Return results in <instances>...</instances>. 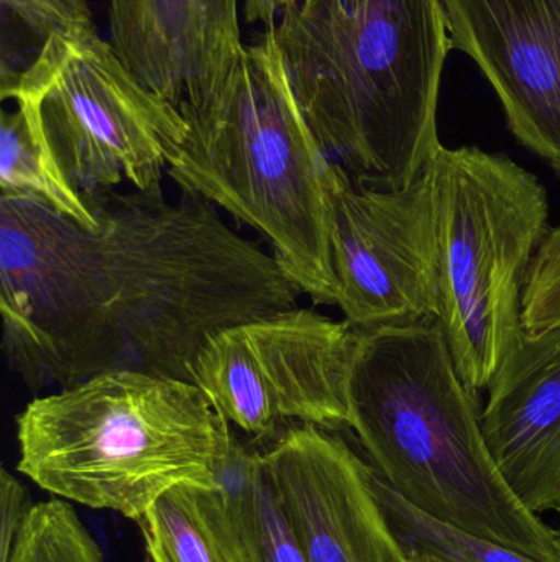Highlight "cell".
I'll use <instances>...</instances> for the list:
<instances>
[{
	"label": "cell",
	"mask_w": 560,
	"mask_h": 562,
	"mask_svg": "<svg viewBox=\"0 0 560 562\" xmlns=\"http://www.w3.org/2000/svg\"><path fill=\"white\" fill-rule=\"evenodd\" d=\"M355 329L293 307L227 327L201 350L196 383L230 425L256 442L293 425L348 429Z\"/></svg>",
	"instance_id": "cell-8"
},
{
	"label": "cell",
	"mask_w": 560,
	"mask_h": 562,
	"mask_svg": "<svg viewBox=\"0 0 560 562\" xmlns=\"http://www.w3.org/2000/svg\"><path fill=\"white\" fill-rule=\"evenodd\" d=\"M187 135L168 167L184 193L259 231L316 303L335 304V164L306 121L272 32L245 45L213 95L181 109Z\"/></svg>",
	"instance_id": "cell-4"
},
{
	"label": "cell",
	"mask_w": 560,
	"mask_h": 562,
	"mask_svg": "<svg viewBox=\"0 0 560 562\" xmlns=\"http://www.w3.org/2000/svg\"><path fill=\"white\" fill-rule=\"evenodd\" d=\"M268 32L306 121L355 187L398 191L421 177L443 145L453 42L439 0H296Z\"/></svg>",
	"instance_id": "cell-2"
},
{
	"label": "cell",
	"mask_w": 560,
	"mask_h": 562,
	"mask_svg": "<svg viewBox=\"0 0 560 562\" xmlns=\"http://www.w3.org/2000/svg\"><path fill=\"white\" fill-rule=\"evenodd\" d=\"M453 48L499 95L510 131L560 177V0H439Z\"/></svg>",
	"instance_id": "cell-11"
},
{
	"label": "cell",
	"mask_w": 560,
	"mask_h": 562,
	"mask_svg": "<svg viewBox=\"0 0 560 562\" xmlns=\"http://www.w3.org/2000/svg\"><path fill=\"white\" fill-rule=\"evenodd\" d=\"M108 32L125 66L180 111L217 92L245 48L239 0H108Z\"/></svg>",
	"instance_id": "cell-12"
},
{
	"label": "cell",
	"mask_w": 560,
	"mask_h": 562,
	"mask_svg": "<svg viewBox=\"0 0 560 562\" xmlns=\"http://www.w3.org/2000/svg\"><path fill=\"white\" fill-rule=\"evenodd\" d=\"M375 487L413 562H541L424 514L395 492L378 472Z\"/></svg>",
	"instance_id": "cell-17"
},
{
	"label": "cell",
	"mask_w": 560,
	"mask_h": 562,
	"mask_svg": "<svg viewBox=\"0 0 560 562\" xmlns=\"http://www.w3.org/2000/svg\"><path fill=\"white\" fill-rule=\"evenodd\" d=\"M12 99L79 194L161 190L187 135L176 105L148 88L98 32L49 40L0 91Z\"/></svg>",
	"instance_id": "cell-7"
},
{
	"label": "cell",
	"mask_w": 560,
	"mask_h": 562,
	"mask_svg": "<svg viewBox=\"0 0 560 562\" xmlns=\"http://www.w3.org/2000/svg\"><path fill=\"white\" fill-rule=\"evenodd\" d=\"M263 471L308 562H413L377 494V471L335 431L293 425Z\"/></svg>",
	"instance_id": "cell-10"
},
{
	"label": "cell",
	"mask_w": 560,
	"mask_h": 562,
	"mask_svg": "<svg viewBox=\"0 0 560 562\" xmlns=\"http://www.w3.org/2000/svg\"><path fill=\"white\" fill-rule=\"evenodd\" d=\"M558 515H559V518H560V510L558 512ZM556 533H558V537H559V540H560V521H559V527L556 528Z\"/></svg>",
	"instance_id": "cell-23"
},
{
	"label": "cell",
	"mask_w": 560,
	"mask_h": 562,
	"mask_svg": "<svg viewBox=\"0 0 560 562\" xmlns=\"http://www.w3.org/2000/svg\"><path fill=\"white\" fill-rule=\"evenodd\" d=\"M137 525L147 562H249L220 484L174 487Z\"/></svg>",
	"instance_id": "cell-14"
},
{
	"label": "cell",
	"mask_w": 560,
	"mask_h": 562,
	"mask_svg": "<svg viewBox=\"0 0 560 562\" xmlns=\"http://www.w3.org/2000/svg\"><path fill=\"white\" fill-rule=\"evenodd\" d=\"M523 326L528 333L560 326V226L539 247L523 296Z\"/></svg>",
	"instance_id": "cell-20"
},
{
	"label": "cell",
	"mask_w": 560,
	"mask_h": 562,
	"mask_svg": "<svg viewBox=\"0 0 560 562\" xmlns=\"http://www.w3.org/2000/svg\"><path fill=\"white\" fill-rule=\"evenodd\" d=\"M15 425L20 474L53 497L134 521L174 487L219 484L233 436L196 383L141 372L36 396Z\"/></svg>",
	"instance_id": "cell-5"
},
{
	"label": "cell",
	"mask_w": 560,
	"mask_h": 562,
	"mask_svg": "<svg viewBox=\"0 0 560 562\" xmlns=\"http://www.w3.org/2000/svg\"><path fill=\"white\" fill-rule=\"evenodd\" d=\"M348 429L380 477L424 514L541 562H560L555 528L500 474L479 393L460 379L439 324L355 330Z\"/></svg>",
	"instance_id": "cell-3"
},
{
	"label": "cell",
	"mask_w": 560,
	"mask_h": 562,
	"mask_svg": "<svg viewBox=\"0 0 560 562\" xmlns=\"http://www.w3.org/2000/svg\"><path fill=\"white\" fill-rule=\"evenodd\" d=\"M33 502L30 501L28 492L23 487L22 482L16 481L7 469L0 474V514H2V557L0 562L9 558L16 537L22 530L23 521L28 515Z\"/></svg>",
	"instance_id": "cell-21"
},
{
	"label": "cell",
	"mask_w": 560,
	"mask_h": 562,
	"mask_svg": "<svg viewBox=\"0 0 560 562\" xmlns=\"http://www.w3.org/2000/svg\"><path fill=\"white\" fill-rule=\"evenodd\" d=\"M0 190L3 194L38 198L88 229L98 227L82 194L56 167L49 151L30 127L23 111H2L0 121Z\"/></svg>",
	"instance_id": "cell-16"
},
{
	"label": "cell",
	"mask_w": 560,
	"mask_h": 562,
	"mask_svg": "<svg viewBox=\"0 0 560 562\" xmlns=\"http://www.w3.org/2000/svg\"><path fill=\"white\" fill-rule=\"evenodd\" d=\"M219 484L249 562H308L266 481L262 449L233 435Z\"/></svg>",
	"instance_id": "cell-15"
},
{
	"label": "cell",
	"mask_w": 560,
	"mask_h": 562,
	"mask_svg": "<svg viewBox=\"0 0 560 562\" xmlns=\"http://www.w3.org/2000/svg\"><path fill=\"white\" fill-rule=\"evenodd\" d=\"M2 3V59L0 78L15 69L20 46L33 59L58 35L98 32L88 0H0Z\"/></svg>",
	"instance_id": "cell-18"
},
{
	"label": "cell",
	"mask_w": 560,
	"mask_h": 562,
	"mask_svg": "<svg viewBox=\"0 0 560 562\" xmlns=\"http://www.w3.org/2000/svg\"><path fill=\"white\" fill-rule=\"evenodd\" d=\"M436 194L439 314L460 379L489 390L523 334V296L549 231L541 181L505 155L444 147L427 165Z\"/></svg>",
	"instance_id": "cell-6"
},
{
	"label": "cell",
	"mask_w": 560,
	"mask_h": 562,
	"mask_svg": "<svg viewBox=\"0 0 560 562\" xmlns=\"http://www.w3.org/2000/svg\"><path fill=\"white\" fill-rule=\"evenodd\" d=\"M335 304L355 330L434 323L439 314L436 194L430 168L398 191L332 190Z\"/></svg>",
	"instance_id": "cell-9"
},
{
	"label": "cell",
	"mask_w": 560,
	"mask_h": 562,
	"mask_svg": "<svg viewBox=\"0 0 560 562\" xmlns=\"http://www.w3.org/2000/svg\"><path fill=\"white\" fill-rule=\"evenodd\" d=\"M82 198L95 229L38 198L0 196L2 349L30 392L107 372L193 382L216 334L298 307L305 294L203 198Z\"/></svg>",
	"instance_id": "cell-1"
},
{
	"label": "cell",
	"mask_w": 560,
	"mask_h": 562,
	"mask_svg": "<svg viewBox=\"0 0 560 562\" xmlns=\"http://www.w3.org/2000/svg\"><path fill=\"white\" fill-rule=\"evenodd\" d=\"M3 562H105L91 531L62 498L33 504Z\"/></svg>",
	"instance_id": "cell-19"
},
{
	"label": "cell",
	"mask_w": 560,
	"mask_h": 562,
	"mask_svg": "<svg viewBox=\"0 0 560 562\" xmlns=\"http://www.w3.org/2000/svg\"><path fill=\"white\" fill-rule=\"evenodd\" d=\"M296 0H243V20L250 25H263L272 29L282 13Z\"/></svg>",
	"instance_id": "cell-22"
},
{
	"label": "cell",
	"mask_w": 560,
	"mask_h": 562,
	"mask_svg": "<svg viewBox=\"0 0 560 562\" xmlns=\"http://www.w3.org/2000/svg\"><path fill=\"white\" fill-rule=\"evenodd\" d=\"M487 445L513 494L533 514L560 510V326L528 333L489 386Z\"/></svg>",
	"instance_id": "cell-13"
}]
</instances>
